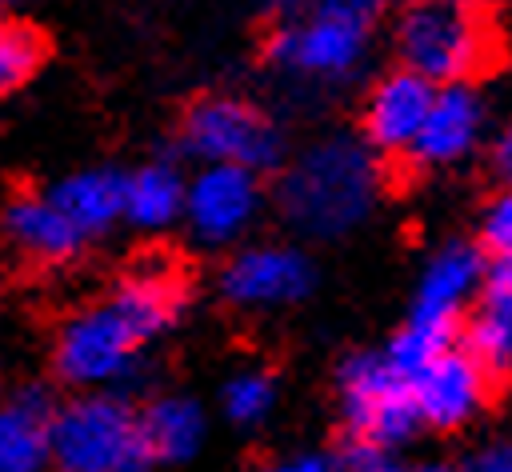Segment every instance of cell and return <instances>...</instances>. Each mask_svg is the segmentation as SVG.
I'll use <instances>...</instances> for the list:
<instances>
[{
  "label": "cell",
  "instance_id": "cell-1",
  "mask_svg": "<svg viewBox=\"0 0 512 472\" xmlns=\"http://www.w3.org/2000/svg\"><path fill=\"white\" fill-rule=\"evenodd\" d=\"M380 172L360 140L336 136L308 148L280 180V208L308 236H340L376 204Z\"/></svg>",
  "mask_w": 512,
  "mask_h": 472
},
{
  "label": "cell",
  "instance_id": "cell-2",
  "mask_svg": "<svg viewBox=\"0 0 512 472\" xmlns=\"http://www.w3.org/2000/svg\"><path fill=\"white\" fill-rule=\"evenodd\" d=\"M404 68L432 84H464L496 60V28L472 0H412L396 24Z\"/></svg>",
  "mask_w": 512,
  "mask_h": 472
},
{
  "label": "cell",
  "instance_id": "cell-3",
  "mask_svg": "<svg viewBox=\"0 0 512 472\" xmlns=\"http://www.w3.org/2000/svg\"><path fill=\"white\" fill-rule=\"evenodd\" d=\"M140 412L108 392L64 404L52 420V472H152Z\"/></svg>",
  "mask_w": 512,
  "mask_h": 472
},
{
  "label": "cell",
  "instance_id": "cell-4",
  "mask_svg": "<svg viewBox=\"0 0 512 472\" xmlns=\"http://www.w3.org/2000/svg\"><path fill=\"white\" fill-rule=\"evenodd\" d=\"M340 400H344V420L356 444L372 448H392L412 436L420 424L416 396H412V376H404L388 352L384 356H352L340 368Z\"/></svg>",
  "mask_w": 512,
  "mask_h": 472
},
{
  "label": "cell",
  "instance_id": "cell-5",
  "mask_svg": "<svg viewBox=\"0 0 512 472\" xmlns=\"http://www.w3.org/2000/svg\"><path fill=\"white\" fill-rule=\"evenodd\" d=\"M184 148L204 164H240V168H272L280 160L276 128L244 100L208 96L184 116Z\"/></svg>",
  "mask_w": 512,
  "mask_h": 472
},
{
  "label": "cell",
  "instance_id": "cell-6",
  "mask_svg": "<svg viewBox=\"0 0 512 472\" xmlns=\"http://www.w3.org/2000/svg\"><path fill=\"white\" fill-rule=\"evenodd\" d=\"M136 344L140 340L116 316L112 304L88 308V312L72 316L60 328V336H56V372L68 384H80V388L112 384L128 372V364L136 356Z\"/></svg>",
  "mask_w": 512,
  "mask_h": 472
},
{
  "label": "cell",
  "instance_id": "cell-7",
  "mask_svg": "<svg viewBox=\"0 0 512 472\" xmlns=\"http://www.w3.org/2000/svg\"><path fill=\"white\" fill-rule=\"evenodd\" d=\"M368 28L372 24H364V20H352V16H340L328 8H312L308 20L284 24L268 40V60L288 72H300V76H344L364 56Z\"/></svg>",
  "mask_w": 512,
  "mask_h": 472
},
{
  "label": "cell",
  "instance_id": "cell-8",
  "mask_svg": "<svg viewBox=\"0 0 512 472\" xmlns=\"http://www.w3.org/2000/svg\"><path fill=\"white\" fill-rule=\"evenodd\" d=\"M260 188L256 172L240 164H204V172L188 184L184 196V216L196 240L204 244H224L240 236L256 212Z\"/></svg>",
  "mask_w": 512,
  "mask_h": 472
},
{
  "label": "cell",
  "instance_id": "cell-9",
  "mask_svg": "<svg viewBox=\"0 0 512 472\" xmlns=\"http://www.w3.org/2000/svg\"><path fill=\"white\" fill-rule=\"evenodd\" d=\"M416 412L432 428H456L472 420L488 396V368L472 352H440L432 364H424L412 376Z\"/></svg>",
  "mask_w": 512,
  "mask_h": 472
},
{
  "label": "cell",
  "instance_id": "cell-10",
  "mask_svg": "<svg viewBox=\"0 0 512 472\" xmlns=\"http://www.w3.org/2000/svg\"><path fill=\"white\" fill-rule=\"evenodd\" d=\"M220 288L232 304L244 308H268V304H288L300 300L312 288V264L304 252L268 244V248H248L228 260Z\"/></svg>",
  "mask_w": 512,
  "mask_h": 472
},
{
  "label": "cell",
  "instance_id": "cell-11",
  "mask_svg": "<svg viewBox=\"0 0 512 472\" xmlns=\"http://www.w3.org/2000/svg\"><path fill=\"white\" fill-rule=\"evenodd\" d=\"M432 100H436V84L400 68V72H388L372 96H368V108H364V132L376 148L384 152H412L428 112H432Z\"/></svg>",
  "mask_w": 512,
  "mask_h": 472
},
{
  "label": "cell",
  "instance_id": "cell-12",
  "mask_svg": "<svg viewBox=\"0 0 512 472\" xmlns=\"http://www.w3.org/2000/svg\"><path fill=\"white\" fill-rule=\"evenodd\" d=\"M480 128H484L480 96L468 84H444V88H436L432 112H428L408 156L424 168L456 164L472 152V144L480 140Z\"/></svg>",
  "mask_w": 512,
  "mask_h": 472
},
{
  "label": "cell",
  "instance_id": "cell-13",
  "mask_svg": "<svg viewBox=\"0 0 512 472\" xmlns=\"http://www.w3.org/2000/svg\"><path fill=\"white\" fill-rule=\"evenodd\" d=\"M108 304L132 328V336L144 344V340H152L156 332H164L176 320V312L184 304V276L168 260H160V256L140 260L120 280V288L112 292Z\"/></svg>",
  "mask_w": 512,
  "mask_h": 472
},
{
  "label": "cell",
  "instance_id": "cell-14",
  "mask_svg": "<svg viewBox=\"0 0 512 472\" xmlns=\"http://www.w3.org/2000/svg\"><path fill=\"white\" fill-rule=\"evenodd\" d=\"M52 420L56 412L40 388L0 404V472H44L52 464Z\"/></svg>",
  "mask_w": 512,
  "mask_h": 472
},
{
  "label": "cell",
  "instance_id": "cell-15",
  "mask_svg": "<svg viewBox=\"0 0 512 472\" xmlns=\"http://www.w3.org/2000/svg\"><path fill=\"white\" fill-rule=\"evenodd\" d=\"M4 236L32 260H68L80 252L84 232L60 212V204L52 196H16L4 208Z\"/></svg>",
  "mask_w": 512,
  "mask_h": 472
},
{
  "label": "cell",
  "instance_id": "cell-16",
  "mask_svg": "<svg viewBox=\"0 0 512 472\" xmlns=\"http://www.w3.org/2000/svg\"><path fill=\"white\" fill-rule=\"evenodd\" d=\"M484 280V264L480 252L468 244H448L440 248L424 276H420V292H416V308L412 316L420 320H440V324H456L460 304L472 296V288Z\"/></svg>",
  "mask_w": 512,
  "mask_h": 472
},
{
  "label": "cell",
  "instance_id": "cell-17",
  "mask_svg": "<svg viewBox=\"0 0 512 472\" xmlns=\"http://www.w3.org/2000/svg\"><path fill=\"white\" fill-rule=\"evenodd\" d=\"M48 196L84 232V240L112 228L124 216V176H116V172H76V176L60 180Z\"/></svg>",
  "mask_w": 512,
  "mask_h": 472
},
{
  "label": "cell",
  "instance_id": "cell-18",
  "mask_svg": "<svg viewBox=\"0 0 512 472\" xmlns=\"http://www.w3.org/2000/svg\"><path fill=\"white\" fill-rule=\"evenodd\" d=\"M188 184L176 176L172 164H148L124 176V220L136 228H164L184 212Z\"/></svg>",
  "mask_w": 512,
  "mask_h": 472
},
{
  "label": "cell",
  "instance_id": "cell-19",
  "mask_svg": "<svg viewBox=\"0 0 512 472\" xmlns=\"http://www.w3.org/2000/svg\"><path fill=\"white\" fill-rule=\"evenodd\" d=\"M140 420H144V436H148L156 460H184L196 452V444L204 436V416L184 396L152 400Z\"/></svg>",
  "mask_w": 512,
  "mask_h": 472
},
{
  "label": "cell",
  "instance_id": "cell-20",
  "mask_svg": "<svg viewBox=\"0 0 512 472\" xmlns=\"http://www.w3.org/2000/svg\"><path fill=\"white\" fill-rule=\"evenodd\" d=\"M488 372H508L512 368V304L484 300L468 324V348Z\"/></svg>",
  "mask_w": 512,
  "mask_h": 472
},
{
  "label": "cell",
  "instance_id": "cell-21",
  "mask_svg": "<svg viewBox=\"0 0 512 472\" xmlns=\"http://www.w3.org/2000/svg\"><path fill=\"white\" fill-rule=\"evenodd\" d=\"M448 344H452V324L412 316V320L396 332V340H392V348H388V360H392L404 376H416L424 364H432L440 352H448Z\"/></svg>",
  "mask_w": 512,
  "mask_h": 472
},
{
  "label": "cell",
  "instance_id": "cell-22",
  "mask_svg": "<svg viewBox=\"0 0 512 472\" xmlns=\"http://www.w3.org/2000/svg\"><path fill=\"white\" fill-rule=\"evenodd\" d=\"M44 48H40V36L20 24V20H0V96L20 88L36 64H40Z\"/></svg>",
  "mask_w": 512,
  "mask_h": 472
},
{
  "label": "cell",
  "instance_id": "cell-23",
  "mask_svg": "<svg viewBox=\"0 0 512 472\" xmlns=\"http://www.w3.org/2000/svg\"><path fill=\"white\" fill-rule=\"evenodd\" d=\"M276 400V388H272V376L260 372V368H244L236 372L228 384H224V412L236 420V424H252L260 416H268Z\"/></svg>",
  "mask_w": 512,
  "mask_h": 472
},
{
  "label": "cell",
  "instance_id": "cell-24",
  "mask_svg": "<svg viewBox=\"0 0 512 472\" xmlns=\"http://www.w3.org/2000/svg\"><path fill=\"white\" fill-rule=\"evenodd\" d=\"M480 236H484V248H492V256H512V188L488 204Z\"/></svg>",
  "mask_w": 512,
  "mask_h": 472
},
{
  "label": "cell",
  "instance_id": "cell-25",
  "mask_svg": "<svg viewBox=\"0 0 512 472\" xmlns=\"http://www.w3.org/2000/svg\"><path fill=\"white\" fill-rule=\"evenodd\" d=\"M484 300L512 304V256H496L492 268L484 272Z\"/></svg>",
  "mask_w": 512,
  "mask_h": 472
},
{
  "label": "cell",
  "instance_id": "cell-26",
  "mask_svg": "<svg viewBox=\"0 0 512 472\" xmlns=\"http://www.w3.org/2000/svg\"><path fill=\"white\" fill-rule=\"evenodd\" d=\"M348 472H400L384 448H372V444H356L348 452Z\"/></svg>",
  "mask_w": 512,
  "mask_h": 472
},
{
  "label": "cell",
  "instance_id": "cell-27",
  "mask_svg": "<svg viewBox=\"0 0 512 472\" xmlns=\"http://www.w3.org/2000/svg\"><path fill=\"white\" fill-rule=\"evenodd\" d=\"M384 4H388V0H316L312 8H328V12H340V16H352V20L372 24Z\"/></svg>",
  "mask_w": 512,
  "mask_h": 472
},
{
  "label": "cell",
  "instance_id": "cell-28",
  "mask_svg": "<svg viewBox=\"0 0 512 472\" xmlns=\"http://www.w3.org/2000/svg\"><path fill=\"white\" fill-rule=\"evenodd\" d=\"M464 472H512V444H492V448H484Z\"/></svg>",
  "mask_w": 512,
  "mask_h": 472
},
{
  "label": "cell",
  "instance_id": "cell-29",
  "mask_svg": "<svg viewBox=\"0 0 512 472\" xmlns=\"http://www.w3.org/2000/svg\"><path fill=\"white\" fill-rule=\"evenodd\" d=\"M492 164H496V172L512 184V124L496 136V148H492Z\"/></svg>",
  "mask_w": 512,
  "mask_h": 472
},
{
  "label": "cell",
  "instance_id": "cell-30",
  "mask_svg": "<svg viewBox=\"0 0 512 472\" xmlns=\"http://www.w3.org/2000/svg\"><path fill=\"white\" fill-rule=\"evenodd\" d=\"M264 472H332V464L320 460V456H292V460H280V464H272Z\"/></svg>",
  "mask_w": 512,
  "mask_h": 472
},
{
  "label": "cell",
  "instance_id": "cell-31",
  "mask_svg": "<svg viewBox=\"0 0 512 472\" xmlns=\"http://www.w3.org/2000/svg\"><path fill=\"white\" fill-rule=\"evenodd\" d=\"M416 472H448V468H440V464H428V468H416Z\"/></svg>",
  "mask_w": 512,
  "mask_h": 472
},
{
  "label": "cell",
  "instance_id": "cell-32",
  "mask_svg": "<svg viewBox=\"0 0 512 472\" xmlns=\"http://www.w3.org/2000/svg\"><path fill=\"white\" fill-rule=\"evenodd\" d=\"M16 4H24V0H0V8H16Z\"/></svg>",
  "mask_w": 512,
  "mask_h": 472
}]
</instances>
